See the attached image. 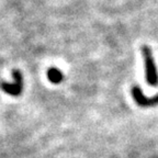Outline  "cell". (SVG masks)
<instances>
[{
    "mask_svg": "<svg viewBox=\"0 0 158 158\" xmlns=\"http://www.w3.org/2000/svg\"><path fill=\"white\" fill-rule=\"evenodd\" d=\"M47 78L53 84H59V82L63 81V78H64V75L63 73L59 70L58 68H49L48 72H47Z\"/></svg>",
    "mask_w": 158,
    "mask_h": 158,
    "instance_id": "277c9868",
    "label": "cell"
},
{
    "mask_svg": "<svg viewBox=\"0 0 158 158\" xmlns=\"http://www.w3.org/2000/svg\"><path fill=\"white\" fill-rule=\"evenodd\" d=\"M144 60H145V73H146V81L151 86H157L158 85V73L156 69L155 60H154L152 48L147 45L142 47Z\"/></svg>",
    "mask_w": 158,
    "mask_h": 158,
    "instance_id": "6da1fadb",
    "label": "cell"
},
{
    "mask_svg": "<svg viewBox=\"0 0 158 158\" xmlns=\"http://www.w3.org/2000/svg\"><path fill=\"white\" fill-rule=\"evenodd\" d=\"M12 76L15 79V82L13 84H10V82H1L0 87L2 89L6 94H10V96L17 97L20 96L21 92H22L23 89V77L22 74L18 70V69H13Z\"/></svg>",
    "mask_w": 158,
    "mask_h": 158,
    "instance_id": "7a4b0ae2",
    "label": "cell"
},
{
    "mask_svg": "<svg viewBox=\"0 0 158 158\" xmlns=\"http://www.w3.org/2000/svg\"><path fill=\"white\" fill-rule=\"evenodd\" d=\"M132 96L136 103L141 106H154L158 104V94L147 98L146 96H144L143 91L138 86H134L132 88Z\"/></svg>",
    "mask_w": 158,
    "mask_h": 158,
    "instance_id": "3957f363",
    "label": "cell"
}]
</instances>
